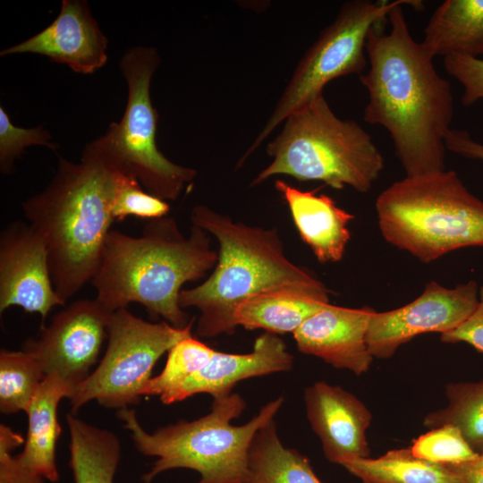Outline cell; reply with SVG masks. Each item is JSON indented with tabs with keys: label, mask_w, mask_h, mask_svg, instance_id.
Wrapping results in <instances>:
<instances>
[{
	"label": "cell",
	"mask_w": 483,
	"mask_h": 483,
	"mask_svg": "<svg viewBox=\"0 0 483 483\" xmlns=\"http://www.w3.org/2000/svg\"><path fill=\"white\" fill-rule=\"evenodd\" d=\"M376 24L366 41L369 68L360 75L369 101L363 119L384 127L407 177L445 170V138L452 130L451 84L433 59L411 37L402 5Z\"/></svg>",
	"instance_id": "obj_1"
},
{
	"label": "cell",
	"mask_w": 483,
	"mask_h": 483,
	"mask_svg": "<svg viewBox=\"0 0 483 483\" xmlns=\"http://www.w3.org/2000/svg\"><path fill=\"white\" fill-rule=\"evenodd\" d=\"M217 258L206 231L192 225L186 236L164 216L148 221L140 236L110 230L90 283L110 313L140 303L150 318L183 328L192 319L180 305L182 286L203 278Z\"/></svg>",
	"instance_id": "obj_2"
},
{
	"label": "cell",
	"mask_w": 483,
	"mask_h": 483,
	"mask_svg": "<svg viewBox=\"0 0 483 483\" xmlns=\"http://www.w3.org/2000/svg\"><path fill=\"white\" fill-rule=\"evenodd\" d=\"M123 175L86 149L79 163L59 156L46 189L21 205L47 246L54 287L65 304L96 272Z\"/></svg>",
	"instance_id": "obj_3"
},
{
	"label": "cell",
	"mask_w": 483,
	"mask_h": 483,
	"mask_svg": "<svg viewBox=\"0 0 483 483\" xmlns=\"http://www.w3.org/2000/svg\"><path fill=\"white\" fill-rule=\"evenodd\" d=\"M191 220L218 242L217 262L209 276L180 293L182 309L192 307L200 312L196 326L199 337L233 334L236 308L257 292L318 280L288 258L276 228L236 222L205 205L192 208Z\"/></svg>",
	"instance_id": "obj_4"
},
{
	"label": "cell",
	"mask_w": 483,
	"mask_h": 483,
	"mask_svg": "<svg viewBox=\"0 0 483 483\" xmlns=\"http://www.w3.org/2000/svg\"><path fill=\"white\" fill-rule=\"evenodd\" d=\"M284 402L279 396L262 406L242 425L231 421L246 409V402L236 393L213 399L210 411L194 420H180L147 432L136 411L125 408L117 411L130 433L136 449L156 457L142 476L150 483L159 474L174 469H189L199 474L197 483H248V460L256 433L275 419Z\"/></svg>",
	"instance_id": "obj_5"
},
{
	"label": "cell",
	"mask_w": 483,
	"mask_h": 483,
	"mask_svg": "<svg viewBox=\"0 0 483 483\" xmlns=\"http://www.w3.org/2000/svg\"><path fill=\"white\" fill-rule=\"evenodd\" d=\"M267 152L272 162L251 186L284 174L367 192L384 169L383 156L371 136L355 121L339 118L323 94L287 116Z\"/></svg>",
	"instance_id": "obj_6"
},
{
	"label": "cell",
	"mask_w": 483,
	"mask_h": 483,
	"mask_svg": "<svg viewBox=\"0 0 483 483\" xmlns=\"http://www.w3.org/2000/svg\"><path fill=\"white\" fill-rule=\"evenodd\" d=\"M376 211L385 240L423 263L483 246V201L453 170L405 176L377 196Z\"/></svg>",
	"instance_id": "obj_7"
},
{
	"label": "cell",
	"mask_w": 483,
	"mask_h": 483,
	"mask_svg": "<svg viewBox=\"0 0 483 483\" xmlns=\"http://www.w3.org/2000/svg\"><path fill=\"white\" fill-rule=\"evenodd\" d=\"M159 64L153 47L136 46L123 54L119 62L128 86L123 114L84 149L136 180L150 194L173 201L196 178L197 171L172 162L157 148L158 114L151 102L150 84Z\"/></svg>",
	"instance_id": "obj_8"
},
{
	"label": "cell",
	"mask_w": 483,
	"mask_h": 483,
	"mask_svg": "<svg viewBox=\"0 0 483 483\" xmlns=\"http://www.w3.org/2000/svg\"><path fill=\"white\" fill-rule=\"evenodd\" d=\"M405 4L417 8L422 3L415 0L343 3L334 21L320 32L300 60L264 127L240 158L237 167L242 165L287 116L323 94L324 87L331 80L362 74L367 64L366 41L370 30L385 21L394 8Z\"/></svg>",
	"instance_id": "obj_9"
},
{
	"label": "cell",
	"mask_w": 483,
	"mask_h": 483,
	"mask_svg": "<svg viewBox=\"0 0 483 483\" xmlns=\"http://www.w3.org/2000/svg\"><path fill=\"white\" fill-rule=\"evenodd\" d=\"M193 322L178 328L164 320L147 321L127 308L112 312L105 354L95 370L76 387L70 399L72 412L93 400L118 411L138 403L157 360L192 335Z\"/></svg>",
	"instance_id": "obj_10"
},
{
	"label": "cell",
	"mask_w": 483,
	"mask_h": 483,
	"mask_svg": "<svg viewBox=\"0 0 483 483\" xmlns=\"http://www.w3.org/2000/svg\"><path fill=\"white\" fill-rule=\"evenodd\" d=\"M110 314L96 298L74 301L41 326L22 350L38 360L46 376H59L77 387L91 373L108 337Z\"/></svg>",
	"instance_id": "obj_11"
},
{
	"label": "cell",
	"mask_w": 483,
	"mask_h": 483,
	"mask_svg": "<svg viewBox=\"0 0 483 483\" xmlns=\"http://www.w3.org/2000/svg\"><path fill=\"white\" fill-rule=\"evenodd\" d=\"M478 302L474 280L454 288L430 281L411 302L389 311H374L367 333L369 352L373 358L389 359L417 335L453 331L473 313Z\"/></svg>",
	"instance_id": "obj_12"
},
{
	"label": "cell",
	"mask_w": 483,
	"mask_h": 483,
	"mask_svg": "<svg viewBox=\"0 0 483 483\" xmlns=\"http://www.w3.org/2000/svg\"><path fill=\"white\" fill-rule=\"evenodd\" d=\"M52 281L48 252L28 222L13 221L0 235V312L17 306L38 313L42 323L55 306H65Z\"/></svg>",
	"instance_id": "obj_13"
},
{
	"label": "cell",
	"mask_w": 483,
	"mask_h": 483,
	"mask_svg": "<svg viewBox=\"0 0 483 483\" xmlns=\"http://www.w3.org/2000/svg\"><path fill=\"white\" fill-rule=\"evenodd\" d=\"M107 44L87 1L63 0L52 23L33 37L2 50L0 55H40L67 65L74 72L92 74L106 64Z\"/></svg>",
	"instance_id": "obj_14"
},
{
	"label": "cell",
	"mask_w": 483,
	"mask_h": 483,
	"mask_svg": "<svg viewBox=\"0 0 483 483\" xmlns=\"http://www.w3.org/2000/svg\"><path fill=\"white\" fill-rule=\"evenodd\" d=\"M306 415L326 458L336 464L368 458L372 414L354 394L323 380L304 389Z\"/></svg>",
	"instance_id": "obj_15"
},
{
	"label": "cell",
	"mask_w": 483,
	"mask_h": 483,
	"mask_svg": "<svg viewBox=\"0 0 483 483\" xmlns=\"http://www.w3.org/2000/svg\"><path fill=\"white\" fill-rule=\"evenodd\" d=\"M374 311L368 306L355 309L328 303L292 334L296 346L335 369L364 374L373 361L367 333Z\"/></svg>",
	"instance_id": "obj_16"
},
{
	"label": "cell",
	"mask_w": 483,
	"mask_h": 483,
	"mask_svg": "<svg viewBox=\"0 0 483 483\" xmlns=\"http://www.w3.org/2000/svg\"><path fill=\"white\" fill-rule=\"evenodd\" d=\"M293 356L277 335L264 332L258 336L251 352L228 353L215 351L209 361L163 402L172 404L194 394H208L213 399L230 394L241 381L292 369Z\"/></svg>",
	"instance_id": "obj_17"
},
{
	"label": "cell",
	"mask_w": 483,
	"mask_h": 483,
	"mask_svg": "<svg viewBox=\"0 0 483 483\" xmlns=\"http://www.w3.org/2000/svg\"><path fill=\"white\" fill-rule=\"evenodd\" d=\"M275 189L285 200L301 240L310 248L319 263L339 262L351 239L348 225L354 216L317 190L301 191L283 180Z\"/></svg>",
	"instance_id": "obj_18"
},
{
	"label": "cell",
	"mask_w": 483,
	"mask_h": 483,
	"mask_svg": "<svg viewBox=\"0 0 483 483\" xmlns=\"http://www.w3.org/2000/svg\"><path fill=\"white\" fill-rule=\"evenodd\" d=\"M329 303V292L318 279L284 284L257 292L234 311L237 326L275 335L294 333L309 318Z\"/></svg>",
	"instance_id": "obj_19"
},
{
	"label": "cell",
	"mask_w": 483,
	"mask_h": 483,
	"mask_svg": "<svg viewBox=\"0 0 483 483\" xmlns=\"http://www.w3.org/2000/svg\"><path fill=\"white\" fill-rule=\"evenodd\" d=\"M75 389L59 376H46L26 411L27 436L24 447L16 457L22 466L50 482L59 479L55 461L56 443L62 431L57 419L58 404L63 398L71 399Z\"/></svg>",
	"instance_id": "obj_20"
},
{
	"label": "cell",
	"mask_w": 483,
	"mask_h": 483,
	"mask_svg": "<svg viewBox=\"0 0 483 483\" xmlns=\"http://www.w3.org/2000/svg\"><path fill=\"white\" fill-rule=\"evenodd\" d=\"M432 58L483 55V0H445L432 13L420 42Z\"/></svg>",
	"instance_id": "obj_21"
},
{
	"label": "cell",
	"mask_w": 483,
	"mask_h": 483,
	"mask_svg": "<svg viewBox=\"0 0 483 483\" xmlns=\"http://www.w3.org/2000/svg\"><path fill=\"white\" fill-rule=\"evenodd\" d=\"M70 461L74 483H114L121 443L112 431L91 425L70 412Z\"/></svg>",
	"instance_id": "obj_22"
},
{
	"label": "cell",
	"mask_w": 483,
	"mask_h": 483,
	"mask_svg": "<svg viewBox=\"0 0 483 483\" xmlns=\"http://www.w3.org/2000/svg\"><path fill=\"white\" fill-rule=\"evenodd\" d=\"M248 483H323L309 459L281 442L275 419L255 435L249 452Z\"/></svg>",
	"instance_id": "obj_23"
},
{
	"label": "cell",
	"mask_w": 483,
	"mask_h": 483,
	"mask_svg": "<svg viewBox=\"0 0 483 483\" xmlns=\"http://www.w3.org/2000/svg\"><path fill=\"white\" fill-rule=\"evenodd\" d=\"M362 483H461L453 466L416 457L411 448L390 450L377 458H362L341 464Z\"/></svg>",
	"instance_id": "obj_24"
},
{
	"label": "cell",
	"mask_w": 483,
	"mask_h": 483,
	"mask_svg": "<svg viewBox=\"0 0 483 483\" xmlns=\"http://www.w3.org/2000/svg\"><path fill=\"white\" fill-rule=\"evenodd\" d=\"M445 396L446 405L428 413L423 425L428 429L453 425L477 453H483V380L450 383Z\"/></svg>",
	"instance_id": "obj_25"
},
{
	"label": "cell",
	"mask_w": 483,
	"mask_h": 483,
	"mask_svg": "<svg viewBox=\"0 0 483 483\" xmlns=\"http://www.w3.org/2000/svg\"><path fill=\"white\" fill-rule=\"evenodd\" d=\"M46 375L38 360L24 350L0 352V411H27Z\"/></svg>",
	"instance_id": "obj_26"
},
{
	"label": "cell",
	"mask_w": 483,
	"mask_h": 483,
	"mask_svg": "<svg viewBox=\"0 0 483 483\" xmlns=\"http://www.w3.org/2000/svg\"><path fill=\"white\" fill-rule=\"evenodd\" d=\"M215 351L192 335L180 341L168 352L163 370L149 379L142 396L156 395L164 402L209 361Z\"/></svg>",
	"instance_id": "obj_27"
},
{
	"label": "cell",
	"mask_w": 483,
	"mask_h": 483,
	"mask_svg": "<svg viewBox=\"0 0 483 483\" xmlns=\"http://www.w3.org/2000/svg\"><path fill=\"white\" fill-rule=\"evenodd\" d=\"M410 448L418 458L447 466L463 464L479 456L462 431L451 424L429 429L414 439Z\"/></svg>",
	"instance_id": "obj_28"
},
{
	"label": "cell",
	"mask_w": 483,
	"mask_h": 483,
	"mask_svg": "<svg viewBox=\"0 0 483 483\" xmlns=\"http://www.w3.org/2000/svg\"><path fill=\"white\" fill-rule=\"evenodd\" d=\"M169 204L147 191L134 179L123 175L116 191L112 216L114 221H122L127 216L152 220L166 216Z\"/></svg>",
	"instance_id": "obj_29"
},
{
	"label": "cell",
	"mask_w": 483,
	"mask_h": 483,
	"mask_svg": "<svg viewBox=\"0 0 483 483\" xmlns=\"http://www.w3.org/2000/svg\"><path fill=\"white\" fill-rule=\"evenodd\" d=\"M39 145L56 148L50 133L42 125L30 129L14 125L4 108L0 106V170L9 174L13 169L14 161L26 148Z\"/></svg>",
	"instance_id": "obj_30"
},
{
	"label": "cell",
	"mask_w": 483,
	"mask_h": 483,
	"mask_svg": "<svg viewBox=\"0 0 483 483\" xmlns=\"http://www.w3.org/2000/svg\"><path fill=\"white\" fill-rule=\"evenodd\" d=\"M444 66L462 86L463 106H469L483 99V58L449 55L444 57Z\"/></svg>",
	"instance_id": "obj_31"
},
{
	"label": "cell",
	"mask_w": 483,
	"mask_h": 483,
	"mask_svg": "<svg viewBox=\"0 0 483 483\" xmlns=\"http://www.w3.org/2000/svg\"><path fill=\"white\" fill-rule=\"evenodd\" d=\"M447 343H465L483 352V285L479 289V302L473 313L457 328L440 335Z\"/></svg>",
	"instance_id": "obj_32"
},
{
	"label": "cell",
	"mask_w": 483,
	"mask_h": 483,
	"mask_svg": "<svg viewBox=\"0 0 483 483\" xmlns=\"http://www.w3.org/2000/svg\"><path fill=\"white\" fill-rule=\"evenodd\" d=\"M45 479L22 466L12 452L0 450V483H45Z\"/></svg>",
	"instance_id": "obj_33"
},
{
	"label": "cell",
	"mask_w": 483,
	"mask_h": 483,
	"mask_svg": "<svg viewBox=\"0 0 483 483\" xmlns=\"http://www.w3.org/2000/svg\"><path fill=\"white\" fill-rule=\"evenodd\" d=\"M445 148L463 157L483 161V144L473 140L466 131L451 130L445 138Z\"/></svg>",
	"instance_id": "obj_34"
},
{
	"label": "cell",
	"mask_w": 483,
	"mask_h": 483,
	"mask_svg": "<svg viewBox=\"0 0 483 483\" xmlns=\"http://www.w3.org/2000/svg\"><path fill=\"white\" fill-rule=\"evenodd\" d=\"M453 467L460 475L461 483H483V453L473 461Z\"/></svg>",
	"instance_id": "obj_35"
}]
</instances>
